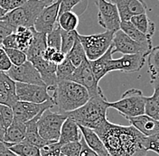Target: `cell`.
Here are the masks:
<instances>
[{
  "label": "cell",
  "mask_w": 159,
  "mask_h": 156,
  "mask_svg": "<svg viewBox=\"0 0 159 156\" xmlns=\"http://www.w3.org/2000/svg\"><path fill=\"white\" fill-rule=\"evenodd\" d=\"M67 117L65 113H55L46 109L37 121L40 136L47 142H58L61 128Z\"/></svg>",
  "instance_id": "cell-7"
},
{
  "label": "cell",
  "mask_w": 159,
  "mask_h": 156,
  "mask_svg": "<svg viewBox=\"0 0 159 156\" xmlns=\"http://www.w3.org/2000/svg\"><path fill=\"white\" fill-rule=\"evenodd\" d=\"M7 149H8V148H7V146L6 145V144L0 141V154H1V153H3V152H5V151H6V150H7Z\"/></svg>",
  "instance_id": "cell-55"
},
{
  "label": "cell",
  "mask_w": 159,
  "mask_h": 156,
  "mask_svg": "<svg viewBox=\"0 0 159 156\" xmlns=\"http://www.w3.org/2000/svg\"><path fill=\"white\" fill-rule=\"evenodd\" d=\"M144 146L148 152L152 151L159 155V134L153 135L151 136H146Z\"/></svg>",
  "instance_id": "cell-40"
},
{
  "label": "cell",
  "mask_w": 159,
  "mask_h": 156,
  "mask_svg": "<svg viewBox=\"0 0 159 156\" xmlns=\"http://www.w3.org/2000/svg\"><path fill=\"white\" fill-rule=\"evenodd\" d=\"M46 43L48 47H52L57 51H61V28L57 25L51 33L46 34Z\"/></svg>",
  "instance_id": "cell-36"
},
{
  "label": "cell",
  "mask_w": 159,
  "mask_h": 156,
  "mask_svg": "<svg viewBox=\"0 0 159 156\" xmlns=\"http://www.w3.org/2000/svg\"><path fill=\"white\" fill-rule=\"evenodd\" d=\"M65 58H66V54H64V53L61 52V51H56L54 52V54L52 55V59H51V62H52V63L58 65L60 63H61V62L64 60V59Z\"/></svg>",
  "instance_id": "cell-48"
},
{
  "label": "cell",
  "mask_w": 159,
  "mask_h": 156,
  "mask_svg": "<svg viewBox=\"0 0 159 156\" xmlns=\"http://www.w3.org/2000/svg\"><path fill=\"white\" fill-rule=\"evenodd\" d=\"M61 0H56L52 4L45 7L36 18L34 29L38 33L48 34L57 25Z\"/></svg>",
  "instance_id": "cell-14"
},
{
  "label": "cell",
  "mask_w": 159,
  "mask_h": 156,
  "mask_svg": "<svg viewBox=\"0 0 159 156\" xmlns=\"http://www.w3.org/2000/svg\"><path fill=\"white\" fill-rule=\"evenodd\" d=\"M8 149L18 156H41L40 148L26 142L10 145Z\"/></svg>",
  "instance_id": "cell-30"
},
{
  "label": "cell",
  "mask_w": 159,
  "mask_h": 156,
  "mask_svg": "<svg viewBox=\"0 0 159 156\" xmlns=\"http://www.w3.org/2000/svg\"><path fill=\"white\" fill-rule=\"evenodd\" d=\"M84 0H61L59 15L65 11H71L76 6L82 3Z\"/></svg>",
  "instance_id": "cell-44"
},
{
  "label": "cell",
  "mask_w": 159,
  "mask_h": 156,
  "mask_svg": "<svg viewBox=\"0 0 159 156\" xmlns=\"http://www.w3.org/2000/svg\"><path fill=\"white\" fill-rule=\"evenodd\" d=\"M111 156H144L146 136L132 126H120L107 120L94 130Z\"/></svg>",
  "instance_id": "cell-1"
},
{
  "label": "cell",
  "mask_w": 159,
  "mask_h": 156,
  "mask_svg": "<svg viewBox=\"0 0 159 156\" xmlns=\"http://www.w3.org/2000/svg\"><path fill=\"white\" fill-rule=\"evenodd\" d=\"M15 33L16 37L17 49L24 52H26L34 38V28L19 26V27H16Z\"/></svg>",
  "instance_id": "cell-27"
},
{
  "label": "cell",
  "mask_w": 159,
  "mask_h": 156,
  "mask_svg": "<svg viewBox=\"0 0 159 156\" xmlns=\"http://www.w3.org/2000/svg\"><path fill=\"white\" fill-rule=\"evenodd\" d=\"M69 80L74 81L80 85L83 86L88 90L89 97H93L102 92L101 88L99 86V82L95 77L89 61L88 59L84 60V61L75 69L74 72L70 76Z\"/></svg>",
  "instance_id": "cell-11"
},
{
  "label": "cell",
  "mask_w": 159,
  "mask_h": 156,
  "mask_svg": "<svg viewBox=\"0 0 159 156\" xmlns=\"http://www.w3.org/2000/svg\"><path fill=\"white\" fill-rule=\"evenodd\" d=\"M112 45L101 57L95 60H89L91 69L97 78V80L99 81L103 77H105L108 73L110 72L109 65L110 61L112 60Z\"/></svg>",
  "instance_id": "cell-23"
},
{
  "label": "cell",
  "mask_w": 159,
  "mask_h": 156,
  "mask_svg": "<svg viewBox=\"0 0 159 156\" xmlns=\"http://www.w3.org/2000/svg\"><path fill=\"white\" fill-rule=\"evenodd\" d=\"M79 128L81 132L82 138L92 151H94L99 156H111L106 146L104 145L103 142L101 141L99 136L94 132V130L80 126H79Z\"/></svg>",
  "instance_id": "cell-21"
},
{
  "label": "cell",
  "mask_w": 159,
  "mask_h": 156,
  "mask_svg": "<svg viewBox=\"0 0 159 156\" xmlns=\"http://www.w3.org/2000/svg\"><path fill=\"white\" fill-rule=\"evenodd\" d=\"M0 7L7 13L11 11V0H0Z\"/></svg>",
  "instance_id": "cell-50"
},
{
  "label": "cell",
  "mask_w": 159,
  "mask_h": 156,
  "mask_svg": "<svg viewBox=\"0 0 159 156\" xmlns=\"http://www.w3.org/2000/svg\"><path fill=\"white\" fill-rule=\"evenodd\" d=\"M50 1H52V2H54V1H56V0H50Z\"/></svg>",
  "instance_id": "cell-57"
},
{
  "label": "cell",
  "mask_w": 159,
  "mask_h": 156,
  "mask_svg": "<svg viewBox=\"0 0 159 156\" xmlns=\"http://www.w3.org/2000/svg\"><path fill=\"white\" fill-rule=\"evenodd\" d=\"M108 102L102 91L96 96L90 97L83 106L65 114L78 126L95 130L108 120L107 112L109 108Z\"/></svg>",
  "instance_id": "cell-2"
},
{
  "label": "cell",
  "mask_w": 159,
  "mask_h": 156,
  "mask_svg": "<svg viewBox=\"0 0 159 156\" xmlns=\"http://www.w3.org/2000/svg\"><path fill=\"white\" fill-rule=\"evenodd\" d=\"M66 58L69 60L73 64V66L75 68L79 67L80 65L84 61V60H86V55H85V51L83 50V47L79 41V38L76 40L73 47L70 49L69 52L66 54Z\"/></svg>",
  "instance_id": "cell-31"
},
{
  "label": "cell",
  "mask_w": 159,
  "mask_h": 156,
  "mask_svg": "<svg viewBox=\"0 0 159 156\" xmlns=\"http://www.w3.org/2000/svg\"><path fill=\"white\" fill-rule=\"evenodd\" d=\"M25 132H26L25 123H21L14 120L13 123L5 132L4 142L7 148L10 145L24 142L25 137Z\"/></svg>",
  "instance_id": "cell-22"
},
{
  "label": "cell",
  "mask_w": 159,
  "mask_h": 156,
  "mask_svg": "<svg viewBox=\"0 0 159 156\" xmlns=\"http://www.w3.org/2000/svg\"><path fill=\"white\" fill-rule=\"evenodd\" d=\"M61 148V145L59 144V142L49 143L43 147L40 148L41 156H60Z\"/></svg>",
  "instance_id": "cell-39"
},
{
  "label": "cell",
  "mask_w": 159,
  "mask_h": 156,
  "mask_svg": "<svg viewBox=\"0 0 159 156\" xmlns=\"http://www.w3.org/2000/svg\"><path fill=\"white\" fill-rule=\"evenodd\" d=\"M145 115L159 121V99L153 98L152 96L146 98Z\"/></svg>",
  "instance_id": "cell-34"
},
{
  "label": "cell",
  "mask_w": 159,
  "mask_h": 156,
  "mask_svg": "<svg viewBox=\"0 0 159 156\" xmlns=\"http://www.w3.org/2000/svg\"><path fill=\"white\" fill-rule=\"evenodd\" d=\"M1 46L3 48H8V49H17V44H16V33H12L11 34L7 35L5 39L2 41Z\"/></svg>",
  "instance_id": "cell-45"
},
{
  "label": "cell",
  "mask_w": 159,
  "mask_h": 156,
  "mask_svg": "<svg viewBox=\"0 0 159 156\" xmlns=\"http://www.w3.org/2000/svg\"><path fill=\"white\" fill-rule=\"evenodd\" d=\"M119 11L121 22L130 21L131 17L140 15L147 14L148 6L144 0H110Z\"/></svg>",
  "instance_id": "cell-16"
},
{
  "label": "cell",
  "mask_w": 159,
  "mask_h": 156,
  "mask_svg": "<svg viewBox=\"0 0 159 156\" xmlns=\"http://www.w3.org/2000/svg\"><path fill=\"white\" fill-rule=\"evenodd\" d=\"M0 156H18V155H16V154H14L13 152H11L9 149H7V150H6L5 152L1 153V154H0Z\"/></svg>",
  "instance_id": "cell-53"
},
{
  "label": "cell",
  "mask_w": 159,
  "mask_h": 156,
  "mask_svg": "<svg viewBox=\"0 0 159 156\" xmlns=\"http://www.w3.org/2000/svg\"><path fill=\"white\" fill-rule=\"evenodd\" d=\"M130 22L137 29L139 30L142 33H144L149 38H151L156 32V25L149 19L147 14L137 15L131 17Z\"/></svg>",
  "instance_id": "cell-26"
},
{
  "label": "cell",
  "mask_w": 159,
  "mask_h": 156,
  "mask_svg": "<svg viewBox=\"0 0 159 156\" xmlns=\"http://www.w3.org/2000/svg\"><path fill=\"white\" fill-rule=\"evenodd\" d=\"M7 14V12L5 10H3L1 7H0V20L3 19V17L5 16V15Z\"/></svg>",
  "instance_id": "cell-56"
},
{
  "label": "cell",
  "mask_w": 159,
  "mask_h": 156,
  "mask_svg": "<svg viewBox=\"0 0 159 156\" xmlns=\"http://www.w3.org/2000/svg\"><path fill=\"white\" fill-rule=\"evenodd\" d=\"M5 132H6V130L4 129V127H3V126H2V124L0 123V141H1V142H3V143H5V142H4Z\"/></svg>",
  "instance_id": "cell-54"
},
{
  "label": "cell",
  "mask_w": 159,
  "mask_h": 156,
  "mask_svg": "<svg viewBox=\"0 0 159 156\" xmlns=\"http://www.w3.org/2000/svg\"><path fill=\"white\" fill-rule=\"evenodd\" d=\"M113 36L114 32L111 31H105L104 33L89 35L78 34L86 58L89 60H95L101 57L112 45Z\"/></svg>",
  "instance_id": "cell-6"
},
{
  "label": "cell",
  "mask_w": 159,
  "mask_h": 156,
  "mask_svg": "<svg viewBox=\"0 0 159 156\" xmlns=\"http://www.w3.org/2000/svg\"><path fill=\"white\" fill-rule=\"evenodd\" d=\"M148 69L159 68V46L152 48L148 55Z\"/></svg>",
  "instance_id": "cell-42"
},
{
  "label": "cell",
  "mask_w": 159,
  "mask_h": 156,
  "mask_svg": "<svg viewBox=\"0 0 159 156\" xmlns=\"http://www.w3.org/2000/svg\"><path fill=\"white\" fill-rule=\"evenodd\" d=\"M50 0H28L19 7L7 12L3 17L15 29L19 26L31 28L34 27V22L43 9L52 4Z\"/></svg>",
  "instance_id": "cell-4"
},
{
  "label": "cell",
  "mask_w": 159,
  "mask_h": 156,
  "mask_svg": "<svg viewBox=\"0 0 159 156\" xmlns=\"http://www.w3.org/2000/svg\"><path fill=\"white\" fill-rule=\"evenodd\" d=\"M150 83L154 88V93L152 97L159 99V78L158 77H150Z\"/></svg>",
  "instance_id": "cell-47"
},
{
  "label": "cell",
  "mask_w": 159,
  "mask_h": 156,
  "mask_svg": "<svg viewBox=\"0 0 159 156\" xmlns=\"http://www.w3.org/2000/svg\"><path fill=\"white\" fill-rule=\"evenodd\" d=\"M30 62L38 70L48 91L52 92L58 83V79L56 77L57 65L51 61L45 60L43 57L34 59Z\"/></svg>",
  "instance_id": "cell-17"
},
{
  "label": "cell",
  "mask_w": 159,
  "mask_h": 156,
  "mask_svg": "<svg viewBox=\"0 0 159 156\" xmlns=\"http://www.w3.org/2000/svg\"><path fill=\"white\" fill-rule=\"evenodd\" d=\"M78 32L74 31H64L61 29V51L64 54H67L70 49L73 47L76 40L78 39Z\"/></svg>",
  "instance_id": "cell-32"
},
{
  "label": "cell",
  "mask_w": 159,
  "mask_h": 156,
  "mask_svg": "<svg viewBox=\"0 0 159 156\" xmlns=\"http://www.w3.org/2000/svg\"><path fill=\"white\" fill-rule=\"evenodd\" d=\"M75 67L73 64L67 58L64 59V60L57 65L56 67V77L58 81L61 80H69L70 76L75 70Z\"/></svg>",
  "instance_id": "cell-33"
},
{
  "label": "cell",
  "mask_w": 159,
  "mask_h": 156,
  "mask_svg": "<svg viewBox=\"0 0 159 156\" xmlns=\"http://www.w3.org/2000/svg\"><path fill=\"white\" fill-rule=\"evenodd\" d=\"M98 7V23L106 31L117 32L120 29V16L117 7L107 0H95Z\"/></svg>",
  "instance_id": "cell-10"
},
{
  "label": "cell",
  "mask_w": 159,
  "mask_h": 156,
  "mask_svg": "<svg viewBox=\"0 0 159 156\" xmlns=\"http://www.w3.org/2000/svg\"><path fill=\"white\" fill-rule=\"evenodd\" d=\"M158 1H159V0H158Z\"/></svg>",
  "instance_id": "cell-59"
},
{
  "label": "cell",
  "mask_w": 159,
  "mask_h": 156,
  "mask_svg": "<svg viewBox=\"0 0 159 156\" xmlns=\"http://www.w3.org/2000/svg\"><path fill=\"white\" fill-rule=\"evenodd\" d=\"M129 121L132 127L139 130L145 136H151L159 134V121L145 114L139 117H131Z\"/></svg>",
  "instance_id": "cell-19"
},
{
  "label": "cell",
  "mask_w": 159,
  "mask_h": 156,
  "mask_svg": "<svg viewBox=\"0 0 159 156\" xmlns=\"http://www.w3.org/2000/svg\"><path fill=\"white\" fill-rule=\"evenodd\" d=\"M57 50L54 49V48H52V47H48L44 50L43 51V58L45 60H48V61H51V59L52 57V55L54 54V52L56 51Z\"/></svg>",
  "instance_id": "cell-49"
},
{
  "label": "cell",
  "mask_w": 159,
  "mask_h": 156,
  "mask_svg": "<svg viewBox=\"0 0 159 156\" xmlns=\"http://www.w3.org/2000/svg\"><path fill=\"white\" fill-rule=\"evenodd\" d=\"M12 67V63L10 61L7 54L2 46H0V72H7Z\"/></svg>",
  "instance_id": "cell-41"
},
{
  "label": "cell",
  "mask_w": 159,
  "mask_h": 156,
  "mask_svg": "<svg viewBox=\"0 0 159 156\" xmlns=\"http://www.w3.org/2000/svg\"><path fill=\"white\" fill-rule=\"evenodd\" d=\"M6 73L16 82L45 86L38 70L28 60L19 66L12 65L9 70Z\"/></svg>",
  "instance_id": "cell-13"
},
{
  "label": "cell",
  "mask_w": 159,
  "mask_h": 156,
  "mask_svg": "<svg viewBox=\"0 0 159 156\" xmlns=\"http://www.w3.org/2000/svg\"><path fill=\"white\" fill-rule=\"evenodd\" d=\"M80 144H81V150H80V156H99L94 151H92L87 145V144L85 143V141H84L83 138L80 139Z\"/></svg>",
  "instance_id": "cell-46"
},
{
  "label": "cell",
  "mask_w": 159,
  "mask_h": 156,
  "mask_svg": "<svg viewBox=\"0 0 159 156\" xmlns=\"http://www.w3.org/2000/svg\"><path fill=\"white\" fill-rule=\"evenodd\" d=\"M146 57L142 54H124L119 59H112L109 65L110 72L115 70L125 73L138 72L145 66Z\"/></svg>",
  "instance_id": "cell-15"
},
{
  "label": "cell",
  "mask_w": 159,
  "mask_h": 156,
  "mask_svg": "<svg viewBox=\"0 0 159 156\" xmlns=\"http://www.w3.org/2000/svg\"><path fill=\"white\" fill-rule=\"evenodd\" d=\"M16 101V81L6 72H0V104L12 107Z\"/></svg>",
  "instance_id": "cell-18"
},
{
  "label": "cell",
  "mask_w": 159,
  "mask_h": 156,
  "mask_svg": "<svg viewBox=\"0 0 159 156\" xmlns=\"http://www.w3.org/2000/svg\"><path fill=\"white\" fill-rule=\"evenodd\" d=\"M81 138L82 135L80 130L79 126L71 118L67 117L61 128L60 138L58 141L59 144L63 145L68 143L80 142Z\"/></svg>",
  "instance_id": "cell-20"
},
{
  "label": "cell",
  "mask_w": 159,
  "mask_h": 156,
  "mask_svg": "<svg viewBox=\"0 0 159 156\" xmlns=\"http://www.w3.org/2000/svg\"><path fill=\"white\" fill-rule=\"evenodd\" d=\"M52 98L61 113H68L83 106L89 99L88 90L71 80L58 81Z\"/></svg>",
  "instance_id": "cell-3"
},
{
  "label": "cell",
  "mask_w": 159,
  "mask_h": 156,
  "mask_svg": "<svg viewBox=\"0 0 159 156\" xmlns=\"http://www.w3.org/2000/svg\"><path fill=\"white\" fill-rule=\"evenodd\" d=\"M41 115L34 117V119L30 120L25 123L26 125V132H25V137L24 142L29 143L33 145H35L38 148H42L45 145L49 143H53V142H47L43 140L42 137L40 136L39 132H38V127H37V121L39 119Z\"/></svg>",
  "instance_id": "cell-25"
},
{
  "label": "cell",
  "mask_w": 159,
  "mask_h": 156,
  "mask_svg": "<svg viewBox=\"0 0 159 156\" xmlns=\"http://www.w3.org/2000/svg\"><path fill=\"white\" fill-rule=\"evenodd\" d=\"M15 31L16 29L11 26L8 23L4 20H0V46L2 44V41L12 33H15Z\"/></svg>",
  "instance_id": "cell-43"
},
{
  "label": "cell",
  "mask_w": 159,
  "mask_h": 156,
  "mask_svg": "<svg viewBox=\"0 0 159 156\" xmlns=\"http://www.w3.org/2000/svg\"><path fill=\"white\" fill-rule=\"evenodd\" d=\"M27 1L28 0H11V8L13 10L16 7H19L25 3H26Z\"/></svg>",
  "instance_id": "cell-51"
},
{
  "label": "cell",
  "mask_w": 159,
  "mask_h": 156,
  "mask_svg": "<svg viewBox=\"0 0 159 156\" xmlns=\"http://www.w3.org/2000/svg\"><path fill=\"white\" fill-rule=\"evenodd\" d=\"M16 92L18 101L41 104L52 99L45 86L16 82Z\"/></svg>",
  "instance_id": "cell-12"
},
{
  "label": "cell",
  "mask_w": 159,
  "mask_h": 156,
  "mask_svg": "<svg viewBox=\"0 0 159 156\" xmlns=\"http://www.w3.org/2000/svg\"><path fill=\"white\" fill-rule=\"evenodd\" d=\"M79 16L78 15L71 11H65L60 14L57 18V25L64 31H74L79 25Z\"/></svg>",
  "instance_id": "cell-28"
},
{
  "label": "cell",
  "mask_w": 159,
  "mask_h": 156,
  "mask_svg": "<svg viewBox=\"0 0 159 156\" xmlns=\"http://www.w3.org/2000/svg\"><path fill=\"white\" fill-rule=\"evenodd\" d=\"M153 48L152 44L140 43L128 36L119 29L114 33L112 40V53L120 52L124 54H142L148 56Z\"/></svg>",
  "instance_id": "cell-8"
},
{
  "label": "cell",
  "mask_w": 159,
  "mask_h": 156,
  "mask_svg": "<svg viewBox=\"0 0 159 156\" xmlns=\"http://www.w3.org/2000/svg\"><path fill=\"white\" fill-rule=\"evenodd\" d=\"M6 53L7 54L10 61L12 63V65L15 66H19L24 64L26 60L27 57L25 52L22 51L18 49H8V48H4Z\"/></svg>",
  "instance_id": "cell-35"
},
{
  "label": "cell",
  "mask_w": 159,
  "mask_h": 156,
  "mask_svg": "<svg viewBox=\"0 0 159 156\" xmlns=\"http://www.w3.org/2000/svg\"><path fill=\"white\" fill-rule=\"evenodd\" d=\"M55 106L53 99L45 101L41 104L16 101L12 107L14 113V120L21 123H26L39 115H42L46 109H51Z\"/></svg>",
  "instance_id": "cell-9"
},
{
  "label": "cell",
  "mask_w": 159,
  "mask_h": 156,
  "mask_svg": "<svg viewBox=\"0 0 159 156\" xmlns=\"http://www.w3.org/2000/svg\"><path fill=\"white\" fill-rule=\"evenodd\" d=\"M60 156H65V155H63V154H61V155Z\"/></svg>",
  "instance_id": "cell-58"
},
{
  "label": "cell",
  "mask_w": 159,
  "mask_h": 156,
  "mask_svg": "<svg viewBox=\"0 0 159 156\" xmlns=\"http://www.w3.org/2000/svg\"><path fill=\"white\" fill-rule=\"evenodd\" d=\"M146 98L141 90L138 88L128 89L119 100L108 102L109 108L116 109L119 114L129 120L145 114Z\"/></svg>",
  "instance_id": "cell-5"
},
{
  "label": "cell",
  "mask_w": 159,
  "mask_h": 156,
  "mask_svg": "<svg viewBox=\"0 0 159 156\" xmlns=\"http://www.w3.org/2000/svg\"><path fill=\"white\" fill-rule=\"evenodd\" d=\"M46 48H47L46 34L38 33L34 29V38H33V41L30 44L29 48L25 52L27 60L31 61L34 59L43 57V51Z\"/></svg>",
  "instance_id": "cell-24"
},
{
  "label": "cell",
  "mask_w": 159,
  "mask_h": 156,
  "mask_svg": "<svg viewBox=\"0 0 159 156\" xmlns=\"http://www.w3.org/2000/svg\"><path fill=\"white\" fill-rule=\"evenodd\" d=\"M14 121V113L12 107L0 104V123L7 130Z\"/></svg>",
  "instance_id": "cell-37"
},
{
  "label": "cell",
  "mask_w": 159,
  "mask_h": 156,
  "mask_svg": "<svg viewBox=\"0 0 159 156\" xmlns=\"http://www.w3.org/2000/svg\"><path fill=\"white\" fill-rule=\"evenodd\" d=\"M148 72L151 77H158L159 78V68L148 69Z\"/></svg>",
  "instance_id": "cell-52"
},
{
  "label": "cell",
  "mask_w": 159,
  "mask_h": 156,
  "mask_svg": "<svg viewBox=\"0 0 159 156\" xmlns=\"http://www.w3.org/2000/svg\"><path fill=\"white\" fill-rule=\"evenodd\" d=\"M81 150V144L80 142H72L68 143L61 148V154L65 156H80Z\"/></svg>",
  "instance_id": "cell-38"
},
{
  "label": "cell",
  "mask_w": 159,
  "mask_h": 156,
  "mask_svg": "<svg viewBox=\"0 0 159 156\" xmlns=\"http://www.w3.org/2000/svg\"><path fill=\"white\" fill-rule=\"evenodd\" d=\"M120 30L123 31L128 36L138 42L146 43V44H152L151 38L148 37L144 33H142L139 30H138L130 21H124L120 23Z\"/></svg>",
  "instance_id": "cell-29"
}]
</instances>
